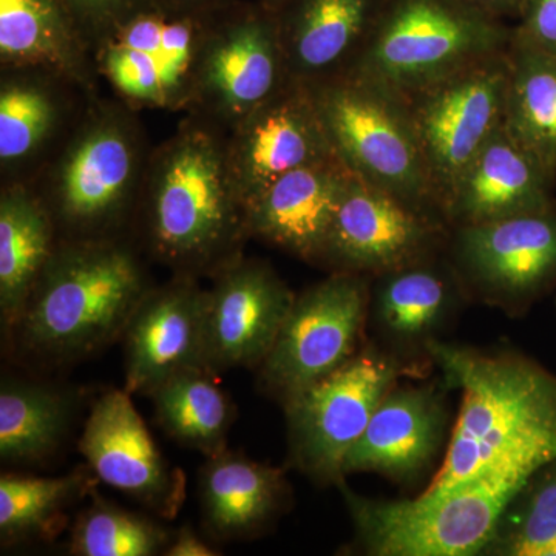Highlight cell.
I'll list each match as a JSON object with an SVG mask.
<instances>
[{
  "label": "cell",
  "mask_w": 556,
  "mask_h": 556,
  "mask_svg": "<svg viewBox=\"0 0 556 556\" xmlns=\"http://www.w3.org/2000/svg\"><path fill=\"white\" fill-rule=\"evenodd\" d=\"M75 84L42 70H2L0 84V166L3 177L31 167L67 127L62 86ZM76 86V84H75ZM79 87V86H78Z\"/></svg>",
  "instance_id": "cell-26"
},
{
  "label": "cell",
  "mask_w": 556,
  "mask_h": 556,
  "mask_svg": "<svg viewBox=\"0 0 556 556\" xmlns=\"http://www.w3.org/2000/svg\"><path fill=\"white\" fill-rule=\"evenodd\" d=\"M146 2L148 0H60L89 50L113 25Z\"/></svg>",
  "instance_id": "cell-34"
},
{
  "label": "cell",
  "mask_w": 556,
  "mask_h": 556,
  "mask_svg": "<svg viewBox=\"0 0 556 556\" xmlns=\"http://www.w3.org/2000/svg\"><path fill=\"white\" fill-rule=\"evenodd\" d=\"M150 291L138 255L119 239L60 241L17 321L24 345L70 361L126 331Z\"/></svg>",
  "instance_id": "cell-3"
},
{
  "label": "cell",
  "mask_w": 556,
  "mask_h": 556,
  "mask_svg": "<svg viewBox=\"0 0 556 556\" xmlns=\"http://www.w3.org/2000/svg\"><path fill=\"white\" fill-rule=\"evenodd\" d=\"M70 399L46 383L3 379L0 387V457L36 463L58 448L68 426Z\"/></svg>",
  "instance_id": "cell-30"
},
{
  "label": "cell",
  "mask_w": 556,
  "mask_h": 556,
  "mask_svg": "<svg viewBox=\"0 0 556 556\" xmlns=\"http://www.w3.org/2000/svg\"><path fill=\"white\" fill-rule=\"evenodd\" d=\"M2 70H42L91 90L89 47L60 0H0Z\"/></svg>",
  "instance_id": "cell-24"
},
{
  "label": "cell",
  "mask_w": 556,
  "mask_h": 556,
  "mask_svg": "<svg viewBox=\"0 0 556 556\" xmlns=\"http://www.w3.org/2000/svg\"><path fill=\"white\" fill-rule=\"evenodd\" d=\"M306 87L332 149L348 169L444 222L407 100L353 75Z\"/></svg>",
  "instance_id": "cell-7"
},
{
  "label": "cell",
  "mask_w": 556,
  "mask_h": 556,
  "mask_svg": "<svg viewBox=\"0 0 556 556\" xmlns=\"http://www.w3.org/2000/svg\"><path fill=\"white\" fill-rule=\"evenodd\" d=\"M452 265L484 298L521 303L556 281V207L455 228Z\"/></svg>",
  "instance_id": "cell-15"
},
{
  "label": "cell",
  "mask_w": 556,
  "mask_h": 556,
  "mask_svg": "<svg viewBox=\"0 0 556 556\" xmlns=\"http://www.w3.org/2000/svg\"><path fill=\"white\" fill-rule=\"evenodd\" d=\"M206 289L195 277L177 274L150 288L124 331L126 387L130 394L153 393L172 375L201 364V332Z\"/></svg>",
  "instance_id": "cell-18"
},
{
  "label": "cell",
  "mask_w": 556,
  "mask_h": 556,
  "mask_svg": "<svg viewBox=\"0 0 556 556\" xmlns=\"http://www.w3.org/2000/svg\"><path fill=\"white\" fill-rule=\"evenodd\" d=\"M556 175L508 134L504 123L456 182L442 217L450 228L555 208Z\"/></svg>",
  "instance_id": "cell-19"
},
{
  "label": "cell",
  "mask_w": 556,
  "mask_h": 556,
  "mask_svg": "<svg viewBox=\"0 0 556 556\" xmlns=\"http://www.w3.org/2000/svg\"><path fill=\"white\" fill-rule=\"evenodd\" d=\"M287 495L276 467L222 450L208 456L200 473L203 517L212 532L225 538L251 535L276 517Z\"/></svg>",
  "instance_id": "cell-27"
},
{
  "label": "cell",
  "mask_w": 556,
  "mask_h": 556,
  "mask_svg": "<svg viewBox=\"0 0 556 556\" xmlns=\"http://www.w3.org/2000/svg\"><path fill=\"white\" fill-rule=\"evenodd\" d=\"M486 551L556 556V460L536 471L508 506Z\"/></svg>",
  "instance_id": "cell-31"
},
{
  "label": "cell",
  "mask_w": 556,
  "mask_h": 556,
  "mask_svg": "<svg viewBox=\"0 0 556 556\" xmlns=\"http://www.w3.org/2000/svg\"><path fill=\"white\" fill-rule=\"evenodd\" d=\"M295 294L258 260L237 258L204 294L201 364L217 375L257 367L268 356Z\"/></svg>",
  "instance_id": "cell-13"
},
{
  "label": "cell",
  "mask_w": 556,
  "mask_h": 556,
  "mask_svg": "<svg viewBox=\"0 0 556 556\" xmlns=\"http://www.w3.org/2000/svg\"><path fill=\"white\" fill-rule=\"evenodd\" d=\"M167 556H215L218 552L207 546L189 527H182L178 535L167 544Z\"/></svg>",
  "instance_id": "cell-36"
},
{
  "label": "cell",
  "mask_w": 556,
  "mask_h": 556,
  "mask_svg": "<svg viewBox=\"0 0 556 556\" xmlns=\"http://www.w3.org/2000/svg\"><path fill=\"white\" fill-rule=\"evenodd\" d=\"M367 276L336 270L295 295L260 379L281 401L327 378L356 354L369 313Z\"/></svg>",
  "instance_id": "cell-11"
},
{
  "label": "cell",
  "mask_w": 556,
  "mask_h": 556,
  "mask_svg": "<svg viewBox=\"0 0 556 556\" xmlns=\"http://www.w3.org/2000/svg\"><path fill=\"white\" fill-rule=\"evenodd\" d=\"M447 430L441 394L430 387H394L350 450L343 475L372 471L412 481L433 463Z\"/></svg>",
  "instance_id": "cell-22"
},
{
  "label": "cell",
  "mask_w": 556,
  "mask_h": 556,
  "mask_svg": "<svg viewBox=\"0 0 556 556\" xmlns=\"http://www.w3.org/2000/svg\"><path fill=\"white\" fill-rule=\"evenodd\" d=\"M170 538L148 518L98 500L76 521L70 552L78 556H152Z\"/></svg>",
  "instance_id": "cell-32"
},
{
  "label": "cell",
  "mask_w": 556,
  "mask_h": 556,
  "mask_svg": "<svg viewBox=\"0 0 556 556\" xmlns=\"http://www.w3.org/2000/svg\"><path fill=\"white\" fill-rule=\"evenodd\" d=\"M86 489L83 475L62 478H0V535L3 541L20 540L39 532Z\"/></svg>",
  "instance_id": "cell-33"
},
{
  "label": "cell",
  "mask_w": 556,
  "mask_h": 556,
  "mask_svg": "<svg viewBox=\"0 0 556 556\" xmlns=\"http://www.w3.org/2000/svg\"><path fill=\"white\" fill-rule=\"evenodd\" d=\"M507 51L408 100L441 214L460 175L504 123Z\"/></svg>",
  "instance_id": "cell-12"
},
{
  "label": "cell",
  "mask_w": 556,
  "mask_h": 556,
  "mask_svg": "<svg viewBox=\"0 0 556 556\" xmlns=\"http://www.w3.org/2000/svg\"><path fill=\"white\" fill-rule=\"evenodd\" d=\"M152 254L177 274H217L248 239L226 134L190 116L150 153L138 203ZM137 208V211H138Z\"/></svg>",
  "instance_id": "cell-2"
},
{
  "label": "cell",
  "mask_w": 556,
  "mask_h": 556,
  "mask_svg": "<svg viewBox=\"0 0 556 556\" xmlns=\"http://www.w3.org/2000/svg\"><path fill=\"white\" fill-rule=\"evenodd\" d=\"M351 175L339 156L288 172L249 204V237L321 262Z\"/></svg>",
  "instance_id": "cell-20"
},
{
  "label": "cell",
  "mask_w": 556,
  "mask_h": 556,
  "mask_svg": "<svg viewBox=\"0 0 556 556\" xmlns=\"http://www.w3.org/2000/svg\"><path fill=\"white\" fill-rule=\"evenodd\" d=\"M541 468L504 464L439 496L369 500L342 481L362 548L376 556H470L492 543L501 519Z\"/></svg>",
  "instance_id": "cell-6"
},
{
  "label": "cell",
  "mask_w": 556,
  "mask_h": 556,
  "mask_svg": "<svg viewBox=\"0 0 556 556\" xmlns=\"http://www.w3.org/2000/svg\"><path fill=\"white\" fill-rule=\"evenodd\" d=\"M402 365L393 354L368 348L327 378L285 399L292 464L317 481L338 485L345 478L348 453L396 387Z\"/></svg>",
  "instance_id": "cell-9"
},
{
  "label": "cell",
  "mask_w": 556,
  "mask_h": 556,
  "mask_svg": "<svg viewBox=\"0 0 556 556\" xmlns=\"http://www.w3.org/2000/svg\"><path fill=\"white\" fill-rule=\"evenodd\" d=\"M211 369H179L153 390L161 427L169 437L207 456L226 448L233 408Z\"/></svg>",
  "instance_id": "cell-28"
},
{
  "label": "cell",
  "mask_w": 556,
  "mask_h": 556,
  "mask_svg": "<svg viewBox=\"0 0 556 556\" xmlns=\"http://www.w3.org/2000/svg\"><path fill=\"white\" fill-rule=\"evenodd\" d=\"M131 109L91 104L58 152L25 181L49 208L60 241L118 239L137 212L150 153Z\"/></svg>",
  "instance_id": "cell-4"
},
{
  "label": "cell",
  "mask_w": 556,
  "mask_h": 556,
  "mask_svg": "<svg viewBox=\"0 0 556 556\" xmlns=\"http://www.w3.org/2000/svg\"><path fill=\"white\" fill-rule=\"evenodd\" d=\"M504 127L556 175V56L511 43Z\"/></svg>",
  "instance_id": "cell-29"
},
{
  "label": "cell",
  "mask_w": 556,
  "mask_h": 556,
  "mask_svg": "<svg viewBox=\"0 0 556 556\" xmlns=\"http://www.w3.org/2000/svg\"><path fill=\"white\" fill-rule=\"evenodd\" d=\"M386 0H285L276 10L289 78L316 84L353 67Z\"/></svg>",
  "instance_id": "cell-21"
},
{
  "label": "cell",
  "mask_w": 556,
  "mask_h": 556,
  "mask_svg": "<svg viewBox=\"0 0 556 556\" xmlns=\"http://www.w3.org/2000/svg\"><path fill=\"white\" fill-rule=\"evenodd\" d=\"M511 27L466 0H386L345 75L412 100L479 62L506 53Z\"/></svg>",
  "instance_id": "cell-5"
},
{
  "label": "cell",
  "mask_w": 556,
  "mask_h": 556,
  "mask_svg": "<svg viewBox=\"0 0 556 556\" xmlns=\"http://www.w3.org/2000/svg\"><path fill=\"white\" fill-rule=\"evenodd\" d=\"M470 5L484 11L496 20L518 21L527 0H466Z\"/></svg>",
  "instance_id": "cell-37"
},
{
  "label": "cell",
  "mask_w": 556,
  "mask_h": 556,
  "mask_svg": "<svg viewBox=\"0 0 556 556\" xmlns=\"http://www.w3.org/2000/svg\"><path fill=\"white\" fill-rule=\"evenodd\" d=\"M219 10L148 0L91 46L94 73L131 110L189 112Z\"/></svg>",
  "instance_id": "cell-8"
},
{
  "label": "cell",
  "mask_w": 556,
  "mask_h": 556,
  "mask_svg": "<svg viewBox=\"0 0 556 556\" xmlns=\"http://www.w3.org/2000/svg\"><path fill=\"white\" fill-rule=\"evenodd\" d=\"M289 80L276 10L236 0L208 33L189 112L226 134Z\"/></svg>",
  "instance_id": "cell-10"
},
{
  "label": "cell",
  "mask_w": 556,
  "mask_h": 556,
  "mask_svg": "<svg viewBox=\"0 0 556 556\" xmlns=\"http://www.w3.org/2000/svg\"><path fill=\"white\" fill-rule=\"evenodd\" d=\"M60 244L49 208L20 179L0 193V313L3 327L16 328L33 289Z\"/></svg>",
  "instance_id": "cell-25"
},
{
  "label": "cell",
  "mask_w": 556,
  "mask_h": 556,
  "mask_svg": "<svg viewBox=\"0 0 556 556\" xmlns=\"http://www.w3.org/2000/svg\"><path fill=\"white\" fill-rule=\"evenodd\" d=\"M226 155L244 208L288 172L338 156L308 87L292 79L226 131Z\"/></svg>",
  "instance_id": "cell-16"
},
{
  "label": "cell",
  "mask_w": 556,
  "mask_h": 556,
  "mask_svg": "<svg viewBox=\"0 0 556 556\" xmlns=\"http://www.w3.org/2000/svg\"><path fill=\"white\" fill-rule=\"evenodd\" d=\"M174 5L185 7V9L192 10H218L223 7H228L236 0H167Z\"/></svg>",
  "instance_id": "cell-38"
},
{
  "label": "cell",
  "mask_w": 556,
  "mask_h": 556,
  "mask_svg": "<svg viewBox=\"0 0 556 556\" xmlns=\"http://www.w3.org/2000/svg\"><path fill=\"white\" fill-rule=\"evenodd\" d=\"M460 408L444 464L422 496H439L504 464L556 460V376L515 353H482L441 340L428 346Z\"/></svg>",
  "instance_id": "cell-1"
},
{
  "label": "cell",
  "mask_w": 556,
  "mask_h": 556,
  "mask_svg": "<svg viewBox=\"0 0 556 556\" xmlns=\"http://www.w3.org/2000/svg\"><path fill=\"white\" fill-rule=\"evenodd\" d=\"M510 42L556 56V0H527Z\"/></svg>",
  "instance_id": "cell-35"
},
{
  "label": "cell",
  "mask_w": 556,
  "mask_h": 556,
  "mask_svg": "<svg viewBox=\"0 0 556 556\" xmlns=\"http://www.w3.org/2000/svg\"><path fill=\"white\" fill-rule=\"evenodd\" d=\"M445 223L351 175L321 262L340 273L379 276L433 255Z\"/></svg>",
  "instance_id": "cell-14"
},
{
  "label": "cell",
  "mask_w": 556,
  "mask_h": 556,
  "mask_svg": "<svg viewBox=\"0 0 556 556\" xmlns=\"http://www.w3.org/2000/svg\"><path fill=\"white\" fill-rule=\"evenodd\" d=\"M255 2L263 3V5L268 7V9L277 10L285 0H255Z\"/></svg>",
  "instance_id": "cell-39"
},
{
  "label": "cell",
  "mask_w": 556,
  "mask_h": 556,
  "mask_svg": "<svg viewBox=\"0 0 556 556\" xmlns=\"http://www.w3.org/2000/svg\"><path fill=\"white\" fill-rule=\"evenodd\" d=\"M80 455L104 484L174 518L185 501V477L172 467L126 390L102 394L87 417Z\"/></svg>",
  "instance_id": "cell-17"
},
{
  "label": "cell",
  "mask_w": 556,
  "mask_h": 556,
  "mask_svg": "<svg viewBox=\"0 0 556 556\" xmlns=\"http://www.w3.org/2000/svg\"><path fill=\"white\" fill-rule=\"evenodd\" d=\"M460 281L455 266L441 265L433 255L379 274L369 314L390 354L399 361L428 354L459 306Z\"/></svg>",
  "instance_id": "cell-23"
}]
</instances>
